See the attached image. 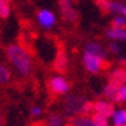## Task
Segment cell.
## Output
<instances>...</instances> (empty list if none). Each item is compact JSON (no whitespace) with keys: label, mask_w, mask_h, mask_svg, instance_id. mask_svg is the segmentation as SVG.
Returning a JSON list of instances; mask_svg holds the SVG:
<instances>
[{"label":"cell","mask_w":126,"mask_h":126,"mask_svg":"<svg viewBox=\"0 0 126 126\" xmlns=\"http://www.w3.org/2000/svg\"><path fill=\"white\" fill-rule=\"evenodd\" d=\"M6 56L15 71L20 76L27 77L32 71V61L28 52L19 44H9L6 47Z\"/></svg>","instance_id":"6da1fadb"},{"label":"cell","mask_w":126,"mask_h":126,"mask_svg":"<svg viewBox=\"0 0 126 126\" xmlns=\"http://www.w3.org/2000/svg\"><path fill=\"white\" fill-rule=\"evenodd\" d=\"M86 98L79 94H71L64 101V112L67 115L83 113V107L86 105Z\"/></svg>","instance_id":"7a4b0ae2"},{"label":"cell","mask_w":126,"mask_h":126,"mask_svg":"<svg viewBox=\"0 0 126 126\" xmlns=\"http://www.w3.org/2000/svg\"><path fill=\"white\" fill-rule=\"evenodd\" d=\"M83 61H85V67L92 72V73H97L102 69H106L110 67V63L106 62L105 59H101L96 56H92L90 53H87L86 52V54H85V58H83Z\"/></svg>","instance_id":"3957f363"},{"label":"cell","mask_w":126,"mask_h":126,"mask_svg":"<svg viewBox=\"0 0 126 126\" xmlns=\"http://www.w3.org/2000/svg\"><path fill=\"white\" fill-rule=\"evenodd\" d=\"M59 9L63 20L68 23H76L78 20V14L72 5V0H59Z\"/></svg>","instance_id":"277c9868"},{"label":"cell","mask_w":126,"mask_h":126,"mask_svg":"<svg viewBox=\"0 0 126 126\" xmlns=\"http://www.w3.org/2000/svg\"><path fill=\"white\" fill-rule=\"evenodd\" d=\"M49 88L52 92H54L57 94H62V93H66L69 88V85L68 82L62 78V77H54L52 78L50 82H49Z\"/></svg>","instance_id":"5b68a950"},{"label":"cell","mask_w":126,"mask_h":126,"mask_svg":"<svg viewBox=\"0 0 126 126\" xmlns=\"http://www.w3.org/2000/svg\"><path fill=\"white\" fill-rule=\"evenodd\" d=\"M53 67L59 73H66L67 72V69H68V59H67V56H66L63 49L58 50L57 57H56L54 63H53Z\"/></svg>","instance_id":"8992f818"},{"label":"cell","mask_w":126,"mask_h":126,"mask_svg":"<svg viewBox=\"0 0 126 126\" xmlns=\"http://www.w3.org/2000/svg\"><path fill=\"white\" fill-rule=\"evenodd\" d=\"M109 81H110V85L120 88V87L124 85V82L126 81V71L122 69V68L115 69L111 75H110Z\"/></svg>","instance_id":"52a82bcc"},{"label":"cell","mask_w":126,"mask_h":126,"mask_svg":"<svg viewBox=\"0 0 126 126\" xmlns=\"http://www.w3.org/2000/svg\"><path fill=\"white\" fill-rule=\"evenodd\" d=\"M93 110L96 112H98V113L105 115L106 117L112 116V115L115 113L113 105H111L109 102H105V101H97L96 103H93Z\"/></svg>","instance_id":"ba28073f"},{"label":"cell","mask_w":126,"mask_h":126,"mask_svg":"<svg viewBox=\"0 0 126 126\" xmlns=\"http://www.w3.org/2000/svg\"><path fill=\"white\" fill-rule=\"evenodd\" d=\"M38 22L44 28H50L54 25L56 19H54V15L49 10H40L38 13Z\"/></svg>","instance_id":"9c48e42d"},{"label":"cell","mask_w":126,"mask_h":126,"mask_svg":"<svg viewBox=\"0 0 126 126\" xmlns=\"http://www.w3.org/2000/svg\"><path fill=\"white\" fill-rule=\"evenodd\" d=\"M103 93H105V96H106V97H109L110 100H112L115 102H121L122 101L121 100V94H120V88L110 85V83L105 87Z\"/></svg>","instance_id":"30bf717a"},{"label":"cell","mask_w":126,"mask_h":126,"mask_svg":"<svg viewBox=\"0 0 126 126\" xmlns=\"http://www.w3.org/2000/svg\"><path fill=\"white\" fill-rule=\"evenodd\" d=\"M86 52L92 56H96V57L101 58V59L106 58V52H105V49L96 43H88L86 46Z\"/></svg>","instance_id":"8fae6325"},{"label":"cell","mask_w":126,"mask_h":126,"mask_svg":"<svg viewBox=\"0 0 126 126\" xmlns=\"http://www.w3.org/2000/svg\"><path fill=\"white\" fill-rule=\"evenodd\" d=\"M107 35L112 39H126L125 28H111L107 30Z\"/></svg>","instance_id":"7c38bea8"},{"label":"cell","mask_w":126,"mask_h":126,"mask_svg":"<svg viewBox=\"0 0 126 126\" xmlns=\"http://www.w3.org/2000/svg\"><path fill=\"white\" fill-rule=\"evenodd\" d=\"M10 71L9 68L4 64V63L0 62V85H6L10 81Z\"/></svg>","instance_id":"4fadbf2b"},{"label":"cell","mask_w":126,"mask_h":126,"mask_svg":"<svg viewBox=\"0 0 126 126\" xmlns=\"http://www.w3.org/2000/svg\"><path fill=\"white\" fill-rule=\"evenodd\" d=\"M10 15V5L5 0H0V19H6Z\"/></svg>","instance_id":"5bb4252c"},{"label":"cell","mask_w":126,"mask_h":126,"mask_svg":"<svg viewBox=\"0 0 126 126\" xmlns=\"http://www.w3.org/2000/svg\"><path fill=\"white\" fill-rule=\"evenodd\" d=\"M92 120H93V122H94L96 126H107V124H109L107 122V117L105 116V115H102V113H98V112L93 113Z\"/></svg>","instance_id":"9a60e30c"},{"label":"cell","mask_w":126,"mask_h":126,"mask_svg":"<svg viewBox=\"0 0 126 126\" xmlns=\"http://www.w3.org/2000/svg\"><path fill=\"white\" fill-rule=\"evenodd\" d=\"M73 125H75V126H96L92 119H88L86 116H81V117L75 119Z\"/></svg>","instance_id":"2e32d148"},{"label":"cell","mask_w":126,"mask_h":126,"mask_svg":"<svg viewBox=\"0 0 126 126\" xmlns=\"http://www.w3.org/2000/svg\"><path fill=\"white\" fill-rule=\"evenodd\" d=\"M62 117L59 116V115L54 113V115H50V116L48 117V122H47V126H62Z\"/></svg>","instance_id":"e0dca14e"},{"label":"cell","mask_w":126,"mask_h":126,"mask_svg":"<svg viewBox=\"0 0 126 126\" xmlns=\"http://www.w3.org/2000/svg\"><path fill=\"white\" fill-rule=\"evenodd\" d=\"M113 121L116 125H121L126 122V111L121 110V111H117L116 113H113Z\"/></svg>","instance_id":"ac0fdd59"},{"label":"cell","mask_w":126,"mask_h":126,"mask_svg":"<svg viewBox=\"0 0 126 126\" xmlns=\"http://www.w3.org/2000/svg\"><path fill=\"white\" fill-rule=\"evenodd\" d=\"M96 5L102 12V14H107L110 12V1L107 0H96Z\"/></svg>","instance_id":"d6986e66"},{"label":"cell","mask_w":126,"mask_h":126,"mask_svg":"<svg viewBox=\"0 0 126 126\" xmlns=\"http://www.w3.org/2000/svg\"><path fill=\"white\" fill-rule=\"evenodd\" d=\"M111 25L112 28H126V20L122 16H116V18H113Z\"/></svg>","instance_id":"ffe728a7"},{"label":"cell","mask_w":126,"mask_h":126,"mask_svg":"<svg viewBox=\"0 0 126 126\" xmlns=\"http://www.w3.org/2000/svg\"><path fill=\"white\" fill-rule=\"evenodd\" d=\"M124 5L121 3H116V1H110V12L113 13H121L122 12Z\"/></svg>","instance_id":"44dd1931"},{"label":"cell","mask_w":126,"mask_h":126,"mask_svg":"<svg viewBox=\"0 0 126 126\" xmlns=\"http://www.w3.org/2000/svg\"><path fill=\"white\" fill-rule=\"evenodd\" d=\"M40 113V107L39 106H33L32 107V116H38Z\"/></svg>","instance_id":"7402d4cb"},{"label":"cell","mask_w":126,"mask_h":126,"mask_svg":"<svg viewBox=\"0 0 126 126\" xmlns=\"http://www.w3.org/2000/svg\"><path fill=\"white\" fill-rule=\"evenodd\" d=\"M120 94H121V100H125L126 101V85L120 88Z\"/></svg>","instance_id":"603a6c76"},{"label":"cell","mask_w":126,"mask_h":126,"mask_svg":"<svg viewBox=\"0 0 126 126\" xmlns=\"http://www.w3.org/2000/svg\"><path fill=\"white\" fill-rule=\"evenodd\" d=\"M109 48L111 49V52H113V53H117V52H119V46L117 44H115V43H111L110 46H109Z\"/></svg>","instance_id":"cb8c5ba5"},{"label":"cell","mask_w":126,"mask_h":126,"mask_svg":"<svg viewBox=\"0 0 126 126\" xmlns=\"http://www.w3.org/2000/svg\"><path fill=\"white\" fill-rule=\"evenodd\" d=\"M29 126H47V124H46L44 121H37V122L30 124Z\"/></svg>","instance_id":"d4e9b609"},{"label":"cell","mask_w":126,"mask_h":126,"mask_svg":"<svg viewBox=\"0 0 126 126\" xmlns=\"http://www.w3.org/2000/svg\"><path fill=\"white\" fill-rule=\"evenodd\" d=\"M4 125H5V117L1 113V111H0V126H4Z\"/></svg>","instance_id":"484cf974"},{"label":"cell","mask_w":126,"mask_h":126,"mask_svg":"<svg viewBox=\"0 0 126 126\" xmlns=\"http://www.w3.org/2000/svg\"><path fill=\"white\" fill-rule=\"evenodd\" d=\"M125 16H126V5H124V8H122V12H121Z\"/></svg>","instance_id":"4316f807"},{"label":"cell","mask_w":126,"mask_h":126,"mask_svg":"<svg viewBox=\"0 0 126 126\" xmlns=\"http://www.w3.org/2000/svg\"><path fill=\"white\" fill-rule=\"evenodd\" d=\"M115 126H126V125H124V124H121V125H115Z\"/></svg>","instance_id":"83f0119b"},{"label":"cell","mask_w":126,"mask_h":126,"mask_svg":"<svg viewBox=\"0 0 126 126\" xmlns=\"http://www.w3.org/2000/svg\"><path fill=\"white\" fill-rule=\"evenodd\" d=\"M5 1H8V3H9V1H13V0H5Z\"/></svg>","instance_id":"f1b7e54d"},{"label":"cell","mask_w":126,"mask_h":126,"mask_svg":"<svg viewBox=\"0 0 126 126\" xmlns=\"http://www.w3.org/2000/svg\"><path fill=\"white\" fill-rule=\"evenodd\" d=\"M66 126H75V125H66Z\"/></svg>","instance_id":"f546056e"},{"label":"cell","mask_w":126,"mask_h":126,"mask_svg":"<svg viewBox=\"0 0 126 126\" xmlns=\"http://www.w3.org/2000/svg\"><path fill=\"white\" fill-rule=\"evenodd\" d=\"M124 1H125V3H126V0H124Z\"/></svg>","instance_id":"4dcf8cb0"},{"label":"cell","mask_w":126,"mask_h":126,"mask_svg":"<svg viewBox=\"0 0 126 126\" xmlns=\"http://www.w3.org/2000/svg\"><path fill=\"white\" fill-rule=\"evenodd\" d=\"M0 33H1V30H0Z\"/></svg>","instance_id":"1f68e13d"}]
</instances>
